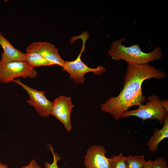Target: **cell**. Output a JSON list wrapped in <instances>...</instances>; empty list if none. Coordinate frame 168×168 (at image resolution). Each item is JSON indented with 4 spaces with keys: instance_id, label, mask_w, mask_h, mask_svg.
<instances>
[{
    "instance_id": "obj_11",
    "label": "cell",
    "mask_w": 168,
    "mask_h": 168,
    "mask_svg": "<svg viewBox=\"0 0 168 168\" xmlns=\"http://www.w3.org/2000/svg\"><path fill=\"white\" fill-rule=\"evenodd\" d=\"M168 138V115H167L163 120V126L160 129L156 128L153 134L148 141L147 145L149 151L156 152L160 143L165 138Z\"/></svg>"
},
{
    "instance_id": "obj_4",
    "label": "cell",
    "mask_w": 168,
    "mask_h": 168,
    "mask_svg": "<svg viewBox=\"0 0 168 168\" xmlns=\"http://www.w3.org/2000/svg\"><path fill=\"white\" fill-rule=\"evenodd\" d=\"M147 100L145 105L141 104L137 109L126 111L121 115L120 119L135 116L143 121L147 119H156L163 124L164 119L168 112L162 107L161 100L158 96L153 94L149 96Z\"/></svg>"
},
{
    "instance_id": "obj_9",
    "label": "cell",
    "mask_w": 168,
    "mask_h": 168,
    "mask_svg": "<svg viewBox=\"0 0 168 168\" xmlns=\"http://www.w3.org/2000/svg\"><path fill=\"white\" fill-rule=\"evenodd\" d=\"M107 151L101 145H94L88 148L84 156L85 168H110Z\"/></svg>"
},
{
    "instance_id": "obj_15",
    "label": "cell",
    "mask_w": 168,
    "mask_h": 168,
    "mask_svg": "<svg viewBox=\"0 0 168 168\" xmlns=\"http://www.w3.org/2000/svg\"><path fill=\"white\" fill-rule=\"evenodd\" d=\"M47 147L52 153L53 161L52 164H50L47 161L45 162L44 163L45 168H60L57 165V162L61 159V157L57 153L54 152V148L52 145L49 144Z\"/></svg>"
},
{
    "instance_id": "obj_7",
    "label": "cell",
    "mask_w": 168,
    "mask_h": 168,
    "mask_svg": "<svg viewBox=\"0 0 168 168\" xmlns=\"http://www.w3.org/2000/svg\"><path fill=\"white\" fill-rule=\"evenodd\" d=\"M52 103L51 115L62 122L68 131H70L72 129L71 113L74 106L71 98L61 95L55 99Z\"/></svg>"
},
{
    "instance_id": "obj_20",
    "label": "cell",
    "mask_w": 168,
    "mask_h": 168,
    "mask_svg": "<svg viewBox=\"0 0 168 168\" xmlns=\"http://www.w3.org/2000/svg\"><path fill=\"white\" fill-rule=\"evenodd\" d=\"M0 168H9L6 165L4 164H3L2 163L0 162Z\"/></svg>"
},
{
    "instance_id": "obj_17",
    "label": "cell",
    "mask_w": 168,
    "mask_h": 168,
    "mask_svg": "<svg viewBox=\"0 0 168 168\" xmlns=\"http://www.w3.org/2000/svg\"><path fill=\"white\" fill-rule=\"evenodd\" d=\"M21 168H42L35 159L31 161L27 165L24 166Z\"/></svg>"
},
{
    "instance_id": "obj_14",
    "label": "cell",
    "mask_w": 168,
    "mask_h": 168,
    "mask_svg": "<svg viewBox=\"0 0 168 168\" xmlns=\"http://www.w3.org/2000/svg\"><path fill=\"white\" fill-rule=\"evenodd\" d=\"M109 160L110 168H127L126 157L121 152L118 156L113 155Z\"/></svg>"
},
{
    "instance_id": "obj_18",
    "label": "cell",
    "mask_w": 168,
    "mask_h": 168,
    "mask_svg": "<svg viewBox=\"0 0 168 168\" xmlns=\"http://www.w3.org/2000/svg\"><path fill=\"white\" fill-rule=\"evenodd\" d=\"M143 168H154L153 165V161L149 160L146 161Z\"/></svg>"
},
{
    "instance_id": "obj_2",
    "label": "cell",
    "mask_w": 168,
    "mask_h": 168,
    "mask_svg": "<svg viewBox=\"0 0 168 168\" xmlns=\"http://www.w3.org/2000/svg\"><path fill=\"white\" fill-rule=\"evenodd\" d=\"M126 40L123 37L114 41L108 51L111 58L115 61L124 60L128 64H143L161 59L163 54L159 46L149 53L143 52L139 44H135L130 46L126 47L123 44Z\"/></svg>"
},
{
    "instance_id": "obj_19",
    "label": "cell",
    "mask_w": 168,
    "mask_h": 168,
    "mask_svg": "<svg viewBox=\"0 0 168 168\" xmlns=\"http://www.w3.org/2000/svg\"><path fill=\"white\" fill-rule=\"evenodd\" d=\"M161 105L163 108L168 112V101L166 100H161Z\"/></svg>"
},
{
    "instance_id": "obj_3",
    "label": "cell",
    "mask_w": 168,
    "mask_h": 168,
    "mask_svg": "<svg viewBox=\"0 0 168 168\" xmlns=\"http://www.w3.org/2000/svg\"><path fill=\"white\" fill-rule=\"evenodd\" d=\"M76 39H81L83 42L81 50L75 59L72 61H65L62 67V70L67 72L70 75V77L74 82L79 84H83L85 79V75L87 73L92 72L96 75L102 74L105 71L103 67L99 66L96 68L88 67L81 59L83 52L85 49V43L89 37V34L86 31L83 32L80 36L75 37ZM75 39V40H76Z\"/></svg>"
},
{
    "instance_id": "obj_8",
    "label": "cell",
    "mask_w": 168,
    "mask_h": 168,
    "mask_svg": "<svg viewBox=\"0 0 168 168\" xmlns=\"http://www.w3.org/2000/svg\"><path fill=\"white\" fill-rule=\"evenodd\" d=\"M26 52H36L53 65H58L63 67L65 62L60 56L58 53V49L49 42L41 41L33 42L27 47Z\"/></svg>"
},
{
    "instance_id": "obj_12",
    "label": "cell",
    "mask_w": 168,
    "mask_h": 168,
    "mask_svg": "<svg viewBox=\"0 0 168 168\" xmlns=\"http://www.w3.org/2000/svg\"><path fill=\"white\" fill-rule=\"evenodd\" d=\"M24 61L31 67L49 66L53 65L40 54L34 52H26Z\"/></svg>"
},
{
    "instance_id": "obj_16",
    "label": "cell",
    "mask_w": 168,
    "mask_h": 168,
    "mask_svg": "<svg viewBox=\"0 0 168 168\" xmlns=\"http://www.w3.org/2000/svg\"><path fill=\"white\" fill-rule=\"evenodd\" d=\"M153 165L154 168H168L167 161L162 157L156 158L153 161Z\"/></svg>"
},
{
    "instance_id": "obj_13",
    "label": "cell",
    "mask_w": 168,
    "mask_h": 168,
    "mask_svg": "<svg viewBox=\"0 0 168 168\" xmlns=\"http://www.w3.org/2000/svg\"><path fill=\"white\" fill-rule=\"evenodd\" d=\"M146 161L143 155L130 154L126 157L127 168H143Z\"/></svg>"
},
{
    "instance_id": "obj_1",
    "label": "cell",
    "mask_w": 168,
    "mask_h": 168,
    "mask_svg": "<svg viewBox=\"0 0 168 168\" xmlns=\"http://www.w3.org/2000/svg\"><path fill=\"white\" fill-rule=\"evenodd\" d=\"M166 77L164 72L148 64H128L123 89L117 96L111 97L101 104V110L119 120L130 108L139 106L145 101L141 86L145 80L151 78L159 80Z\"/></svg>"
},
{
    "instance_id": "obj_10",
    "label": "cell",
    "mask_w": 168,
    "mask_h": 168,
    "mask_svg": "<svg viewBox=\"0 0 168 168\" xmlns=\"http://www.w3.org/2000/svg\"><path fill=\"white\" fill-rule=\"evenodd\" d=\"M0 45L3 50L1 59L6 61H24L25 54L15 48L0 31Z\"/></svg>"
},
{
    "instance_id": "obj_5",
    "label": "cell",
    "mask_w": 168,
    "mask_h": 168,
    "mask_svg": "<svg viewBox=\"0 0 168 168\" xmlns=\"http://www.w3.org/2000/svg\"><path fill=\"white\" fill-rule=\"evenodd\" d=\"M38 74L34 68L24 61H6L0 59V82L7 83L16 77L33 78Z\"/></svg>"
},
{
    "instance_id": "obj_6",
    "label": "cell",
    "mask_w": 168,
    "mask_h": 168,
    "mask_svg": "<svg viewBox=\"0 0 168 168\" xmlns=\"http://www.w3.org/2000/svg\"><path fill=\"white\" fill-rule=\"evenodd\" d=\"M12 82L19 85L26 91L29 96L27 103L32 106L41 116L47 117L51 115L53 103L47 99L44 91H38L31 87L19 79L14 80Z\"/></svg>"
}]
</instances>
